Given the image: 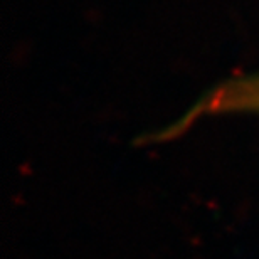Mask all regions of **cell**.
Returning a JSON list of instances; mask_svg holds the SVG:
<instances>
[{
    "label": "cell",
    "instance_id": "obj_1",
    "mask_svg": "<svg viewBox=\"0 0 259 259\" xmlns=\"http://www.w3.org/2000/svg\"><path fill=\"white\" fill-rule=\"evenodd\" d=\"M221 113H256L259 115V74L244 76L239 79L226 81L214 91L205 95L187 115L182 116L174 126L163 132L165 137H175L182 133L190 123L200 116L221 115Z\"/></svg>",
    "mask_w": 259,
    "mask_h": 259
}]
</instances>
